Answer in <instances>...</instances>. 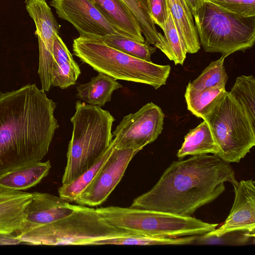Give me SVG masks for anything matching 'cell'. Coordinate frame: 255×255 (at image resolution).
Segmentation results:
<instances>
[{"label": "cell", "mask_w": 255, "mask_h": 255, "mask_svg": "<svg viewBox=\"0 0 255 255\" xmlns=\"http://www.w3.org/2000/svg\"><path fill=\"white\" fill-rule=\"evenodd\" d=\"M132 234L109 224L96 209L78 205L68 216L17 238L21 243L35 245H90Z\"/></svg>", "instance_id": "cell-6"}, {"label": "cell", "mask_w": 255, "mask_h": 255, "mask_svg": "<svg viewBox=\"0 0 255 255\" xmlns=\"http://www.w3.org/2000/svg\"><path fill=\"white\" fill-rule=\"evenodd\" d=\"M53 63L58 64L69 63L74 66H79L58 33L55 35L53 43Z\"/></svg>", "instance_id": "cell-32"}, {"label": "cell", "mask_w": 255, "mask_h": 255, "mask_svg": "<svg viewBox=\"0 0 255 255\" xmlns=\"http://www.w3.org/2000/svg\"><path fill=\"white\" fill-rule=\"evenodd\" d=\"M218 148L216 156L239 163L255 145V125L243 108L225 91L203 118Z\"/></svg>", "instance_id": "cell-8"}, {"label": "cell", "mask_w": 255, "mask_h": 255, "mask_svg": "<svg viewBox=\"0 0 255 255\" xmlns=\"http://www.w3.org/2000/svg\"><path fill=\"white\" fill-rule=\"evenodd\" d=\"M137 152L131 148L119 149L115 146L99 172L75 202L90 207L102 204L120 182Z\"/></svg>", "instance_id": "cell-11"}, {"label": "cell", "mask_w": 255, "mask_h": 255, "mask_svg": "<svg viewBox=\"0 0 255 255\" xmlns=\"http://www.w3.org/2000/svg\"><path fill=\"white\" fill-rule=\"evenodd\" d=\"M163 31L166 44V56L175 65H183L187 51L179 35L169 7L165 27Z\"/></svg>", "instance_id": "cell-28"}, {"label": "cell", "mask_w": 255, "mask_h": 255, "mask_svg": "<svg viewBox=\"0 0 255 255\" xmlns=\"http://www.w3.org/2000/svg\"><path fill=\"white\" fill-rule=\"evenodd\" d=\"M218 148L207 123L205 121L190 130L178 150L177 156L182 158L187 155L212 153L216 155Z\"/></svg>", "instance_id": "cell-20"}, {"label": "cell", "mask_w": 255, "mask_h": 255, "mask_svg": "<svg viewBox=\"0 0 255 255\" xmlns=\"http://www.w3.org/2000/svg\"><path fill=\"white\" fill-rule=\"evenodd\" d=\"M81 71L79 66L69 63L52 64L51 77V85L64 89L75 85Z\"/></svg>", "instance_id": "cell-29"}, {"label": "cell", "mask_w": 255, "mask_h": 255, "mask_svg": "<svg viewBox=\"0 0 255 255\" xmlns=\"http://www.w3.org/2000/svg\"><path fill=\"white\" fill-rule=\"evenodd\" d=\"M32 197L31 193L0 187V234L16 235Z\"/></svg>", "instance_id": "cell-15"}, {"label": "cell", "mask_w": 255, "mask_h": 255, "mask_svg": "<svg viewBox=\"0 0 255 255\" xmlns=\"http://www.w3.org/2000/svg\"><path fill=\"white\" fill-rule=\"evenodd\" d=\"M75 110L70 119L73 131L62 185L70 183L95 164L113 140L112 127L115 119L109 111L79 101Z\"/></svg>", "instance_id": "cell-3"}, {"label": "cell", "mask_w": 255, "mask_h": 255, "mask_svg": "<svg viewBox=\"0 0 255 255\" xmlns=\"http://www.w3.org/2000/svg\"><path fill=\"white\" fill-rule=\"evenodd\" d=\"M230 95L245 110L255 125V79L253 75L237 77L229 92Z\"/></svg>", "instance_id": "cell-26"}, {"label": "cell", "mask_w": 255, "mask_h": 255, "mask_svg": "<svg viewBox=\"0 0 255 255\" xmlns=\"http://www.w3.org/2000/svg\"><path fill=\"white\" fill-rule=\"evenodd\" d=\"M21 243L16 235L0 234V245L18 244Z\"/></svg>", "instance_id": "cell-33"}, {"label": "cell", "mask_w": 255, "mask_h": 255, "mask_svg": "<svg viewBox=\"0 0 255 255\" xmlns=\"http://www.w3.org/2000/svg\"><path fill=\"white\" fill-rule=\"evenodd\" d=\"M255 183L252 179L242 180L233 185L235 196L228 217L222 226L202 235V238H220L235 233L255 237Z\"/></svg>", "instance_id": "cell-13"}, {"label": "cell", "mask_w": 255, "mask_h": 255, "mask_svg": "<svg viewBox=\"0 0 255 255\" xmlns=\"http://www.w3.org/2000/svg\"><path fill=\"white\" fill-rule=\"evenodd\" d=\"M236 184L228 162L213 154L192 155L174 161L153 187L134 199L130 207L191 216L225 190V183Z\"/></svg>", "instance_id": "cell-2"}, {"label": "cell", "mask_w": 255, "mask_h": 255, "mask_svg": "<svg viewBox=\"0 0 255 255\" xmlns=\"http://www.w3.org/2000/svg\"><path fill=\"white\" fill-rule=\"evenodd\" d=\"M147 5L152 20L164 30L168 16L167 0H147Z\"/></svg>", "instance_id": "cell-31"}, {"label": "cell", "mask_w": 255, "mask_h": 255, "mask_svg": "<svg viewBox=\"0 0 255 255\" xmlns=\"http://www.w3.org/2000/svg\"><path fill=\"white\" fill-rule=\"evenodd\" d=\"M195 25L200 45L207 52L226 57L252 48L255 41V16L245 17L204 0Z\"/></svg>", "instance_id": "cell-5"}, {"label": "cell", "mask_w": 255, "mask_h": 255, "mask_svg": "<svg viewBox=\"0 0 255 255\" xmlns=\"http://www.w3.org/2000/svg\"><path fill=\"white\" fill-rule=\"evenodd\" d=\"M101 39L112 48L148 62H151V56L156 49L146 41L143 43L139 42L119 34L109 35Z\"/></svg>", "instance_id": "cell-25"}, {"label": "cell", "mask_w": 255, "mask_h": 255, "mask_svg": "<svg viewBox=\"0 0 255 255\" xmlns=\"http://www.w3.org/2000/svg\"><path fill=\"white\" fill-rule=\"evenodd\" d=\"M56 108L35 84L0 93V176L46 155L59 128Z\"/></svg>", "instance_id": "cell-1"}, {"label": "cell", "mask_w": 255, "mask_h": 255, "mask_svg": "<svg viewBox=\"0 0 255 255\" xmlns=\"http://www.w3.org/2000/svg\"><path fill=\"white\" fill-rule=\"evenodd\" d=\"M50 4L60 18L76 28L80 37L98 39L121 34L90 0H50Z\"/></svg>", "instance_id": "cell-12"}, {"label": "cell", "mask_w": 255, "mask_h": 255, "mask_svg": "<svg viewBox=\"0 0 255 255\" xmlns=\"http://www.w3.org/2000/svg\"><path fill=\"white\" fill-rule=\"evenodd\" d=\"M231 12L245 17L255 16V0H207Z\"/></svg>", "instance_id": "cell-30"}, {"label": "cell", "mask_w": 255, "mask_h": 255, "mask_svg": "<svg viewBox=\"0 0 255 255\" xmlns=\"http://www.w3.org/2000/svg\"><path fill=\"white\" fill-rule=\"evenodd\" d=\"M102 15L124 36L145 42L134 15L122 0H90Z\"/></svg>", "instance_id": "cell-16"}, {"label": "cell", "mask_w": 255, "mask_h": 255, "mask_svg": "<svg viewBox=\"0 0 255 255\" xmlns=\"http://www.w3.org/2000/svg\"><path fill=\"white\" fill-rule=\"evenodd\" d=\"M172 17L187 53L194 54L200 43L193 16L185 0H167Z\"/></svg>", "instance_id": "cell-17"}, {"label": "cell", "mask_w": 255, "mask_h": 255, "mask_svg": "<svg viewBox=\"0 0 255 255\" xmlns=\"http://www.w3.org/2000/svg\"><path fill=\"white\" fill-rule=\"evenodd\" d=\"M75 206L60 196L46 193H32V199L27 207L22 225L16 237L68 216Z\"/></svg>", "instance_id": "cell-14"}, {"label": "cell", "mask_w": 255, "mask_h": 255, "mask_svg": "<svg viewBox=\"0 0 255 255\" xmlns=\"http://www.w3.org/2000/svg\"><path fill=\"white\" fill-rule=\"evenodd\" d=\"M122 87L114 78L99 72L89 82L77 87V96L90 105L101 107L111 101L114 91Z\"/></svg>", "instance_id": "cell-19"}, {"label": "cell", "mask_w": 255, "mask_h": 255, "mask_svg": "<svg viewBox=\"0 0 255 255\" xmlns=\"http://www.w3.org/2000/svg\"><path fill=\"white\" fill-rule=\"evenodd\" d=\"M199 236H190L178 238L155 237L132 234L124 236L108 238L92 242L90 245H188L194 242Z\"/></svg>", "instance_id": "cell-23"}, {"label": "cell", "mask_w": 255, "mask_h": 255, "mask_svg": "<svg viewBox=\"0 0 255 255\" xmlns=\"http://www.w3.org/2000/svg\"><path fill=\"white\" fill-rule=\"evenodd\" d=\"M75 56L95 71L116 80L149 85L155 90L165 85L171 67L146 61L107 45L101 38L78 37L73 40Z\"/></svg>", "instance_id": "cell-4"}, {"label": "cell", "mask_w": 255, "mask_h": 255, "mask_svg": "<svg viewBox=\"0 0 255 255\" xmlns=\"http://www.w3.org/2000/svg\"><path fill=\"white\" fill-rule=\"evenodd\" d=\"M24 3L36 27L39 48L38 73L41 90L48 92L52 86L53 43L56 34H59L60 26L45 0H25Z\"/></svg>", "instance_id": "cell-10"}, {"label": "cell", "mask_w": 255, "mask_h": 255, "mask_svg": "<svg viewBox=\"0 0 255 255\" xmlns=\"http://www.w3.org/2000/svg\"><path fill=\"white\" fill-rule=\"evenodd\" d=\"M225 91V86L196 90L188 85L185 93L187 109L193 115L203 119Z\"/></svg>", "instance_id": "cell-22"}, {"label": "cell", "mask_w": 255, "mask_h": 255, "mask_svg": "<svg viewBox=\"0 0 255 255\" xmlns=\"http://www.w3.org/2000/svg\"><path fill=\"white\" fill-rule=\"evenodd\" d=\"M49 160L38 162L7 172L0 176V187L25 190L35 186L48 174Z\"/></svg>", "instance_id": "cell-18"}, {"label": "cell", "mask_w": 255, "mask_h": 255, "mask_svg": "<svg viewBox=\"0 0 255 255\" xmlns=\"http://www.w3.org/2000/svg\"><path fill=\"white\" fill-rule=\"evenodd\" d=\"M225 57L212 61L201 74L188 85L196 90H201L218 85L225 86L228 79L224 66Z\"/></svg>", "instance_id": "cell-27"}, {"label": "cell", "mask_w": 255, "mask_h": 255, "mask_svg": "<svg viewBox=\"0 0 255 255\" xmlns=\"http://www.w3.org/2000/svg\"><path fill=\"white\" fill-rule=\"evenodd\" d=\"M137 19L146 41L167 54L166 44L164 36L158 32L149 13L147 0H122Z\"/></svg>", "instance_id": "cell-21"}, {"label": "cell", "mask_w": 255, "mask_h": 255, "mask_svg": "<svg viewBox=\"0 0 255 255\" xmlns=\"http://www.w3.org/2000/svg\"><path fill=\"white\" fill-rule=\"evenodd\" d=\"M114 146L115 141L113 138L109 148L95 164L70 183L62 185L59 188V196L68 202H75L78 196L88 186L99 172L110 156Z\"/></svg>", "instance_id": "cell-24"}, {"label": "cell", "mask_w": 255, "mask_h": 255, "mask_svg": "<svg viewBox=\"0 0 255 255\" xmlns=\"http://www.w3.org/2000/svg\"><path fill=\"white\" fill-rule=\"evenodd\" d=\"M193 16L196 15L203 5L204 0H185Z\"/></svg>", "instance_id": "cell-34"}, {"label": "cell", "mask_w": 255, "mask_h": 255, "mask_svg": "<svg viewBox=\"0 0 255 255\" xmlns=\"http://www.w3.org/2000/svg\"><path fill=\"white\" fill-rule=\"evenodd\" d=\"M96 209L112 226L133 234L155 237L202 236L213 231L218 226L192 216L130 207L109 206Z\"/></svg>", "instance_id": "cell-7"}, {"label": "cell", "mask_w": 255, "mask_h": 255, "mask_svg": "<svg viewBox=\"0 0 255 255\" xmlns=\"http://www.w3.org/2000/svg\"><path fill=\"white\" fill-rule=\"evenodd\" d=\"M164 118L161 108L152 102L125 116L112 133L115 147L139 151L157 138L163 128Z\"/></svg>", "instance_id": "cell-9"}]
</instances>
